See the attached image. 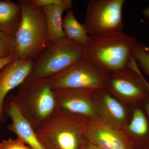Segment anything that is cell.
I'll return each instance as SVG.
<instances>
[{"instance_id":"1","label":"cell","mask_w":149,"mask_h":149,"mask_svg":"<svg viewBox=\"0 0 149 149\" xmlns=\"http://www.w3.org/2000/svg\"><path fill=\"white\" fill-rule=\"evenodd\" d=\"M135 37L123 32L111 35H89L85 58L108 74L130 68L133 52L139 44Z\"/></svg>"},{"instance_id":"2","label":"cell","mask_w":149,"mask_h":149,"mask_svg":"<svg viewBox=\"0 0 149 149\" xmlns=\"http://www.w3.org/2000/svg\"><path fill=\"white\" fill-rule=\"evenodd\" d=\"M87 118L56 109L35 130L45 149H83Z\"/></svg>"},{"instance_id":"3","label":"cell","mask_w":149,"mask_h":149,"mask_svg":"<svg viewBox=\"0 0 149 149\" xmlns=\"http://www.w3.org/2000/svg\"><path fill=\"white\" fill-rule=\"evenodd\" d=\"M21 23L15 36V59L35 60L51 43L42 9L31 0H19Z\"/></svg>"},{"instance_id":"4","label":"cell","mask_w":149,"mask_h":149,"mask_svg":"<svg viewBox=\"0 0 149 149\" xmlns=\"http://www.w3.org/2000/svg\"><path fill=\"white\" fill-rule=\"evenodd\" d=\"M13 98L22 115L34 130L56 109L49 77L25 81L19 87Z\"/></svg>"},{"instance_id":"5","label":"cell","mask_w":149,"mask_h":149,"mask_svg":"<svg viewBox=\"0 0 149 149\" xmlns=\"http://www.w3.org/2000/svg\"><path fill=\"white\" fill-rule=\"evenodd\" d=\"M85 58V46L67 39L52 43L34 60L26 81L50 77Z\"/></svg>"},{"instance_id":"6","label":"cell","mask_w":149,"mask_h":149,"mask_svg":"<svg viewBox=\"0 0 149 149\" xmlns=\"http://www.w3.org/2000/svg\"><path fill=\"white\" fill-rule=\"evenodd\" d=\"M124 0H91L83 24L89 35H105L123 32Z\"/></svg>"},{"instance_id":"7","label":"cell","mask_w":149,"mask_h":149,"mask_svg":"<svg viewBox=\"0 0 149 149\" xmlns=\"http://www.w3.org/2000/svg\"><path fill=\"white\" fill-rule=\"evenodd\" d=\"M105 88L118 99L133 107L149 96V83L136 61L127 69L109 74Z\"/></svg>"},{"instance_id":"8","label":"cell","mask_w":149,"mask_h":149,"mask_svg":"<svg viewBox=\"0 0 149 149\" xmlns=\"http://www.w3.org/2000/svg\"><path fill=\"white\" fill-rule=\"evenodd\" d=\"M109 74L85 58L49 78L53 90H97L105 88Z\"/></svg>"},{"instance_id":"9","label":"cell","mask_w":149,"mask_h":149,"mask_svg":"<svg viewBox=\"0 0 149 149\" xmlns=\"http://www.w3.org/2000/svg\"><path fill=\"white\" fill-rule=\"evenodd\" d=\"M85 133L88 142L101 149H135L122 129L99 118H87Z\"/></svg>"},{"instance_id":"10","label":"cell","mask_w":149,"mask_h":149,"mask_svg":"<svg viewBox=\"0 0 149 149\" xmlns=\"http://www.w3.org/2000/svg\"><path fill=\"white\" fill-rule=\"evenodd\" d=\"M94 105L98 118L118 128L123 129L131 118L133 107L121 101L106 88L95 91Z\"/></svg>"},{"instance_id":"11","label":"cell","mask_w":149,"mask_h":149,"mask_svg":"<svg viewBox=\"0 0 149 149\" xmlns=\"http://www.w3.org/2000/svg\"><path fill=\"white\" fill-rule=\"evenodd\" d=\"M53 91L56 109L87 118H98L94 105L96 90L59 89Z\"/></svg>"},{"instance_id":"12","label":"cell","mask_w":149,"mask_h":149,"mask_svg":"<svg viewBox=\"0 0 149 149\" xmlns=\"http://www.w3.org/2000/svg\"><path fill=\"white\" fill-rule=\"evenodd\" d=\"M34 61L15 59L0 71V113L3 114L6 96L26 81L32 71Z\"/></svg>"},{"instance_id":"13","label":"cell","mask_w":149,"mask_h":149,"mask_svg":"<svg viewBox=\"0 0 149 149\" xmlns=\"http://www.w3.org/2000/svg\"><path fill=\"white\" fill-rule=\"evenodd\" d=\"M122 129L135 149L149 147V119L141 103L133 106L130 121Z\"/></svg>"},{"instance_id":"14","label":"cell","mask_w":149,"mask_h":149,"mask_svg":"<svg viewBox=\"0 0 149 149\" xmlns=\"http://www.w3.org/2000/svg\"><path fill=\"white\" fill-rule=\"evenodd\" d=\"M6 111L11 119V123L7 127L8 130L16 134L31 149H45L34 129L22 115L13 97L7 106Z\"/></svg>"},{"instance_id":"15","label":"cell","mask_w":149,"mask_h":149,"mask_svg":"<svg viewBox=\"0 0 149 149\" xmlns=\"http://www.w3.org/2000/svg\"><path fill=\"white\" fill-rule=\"evenodd\" d=\"M72 5L71 0H62L60 3L42 8L52 44L66 39L63 26V14L65 11L70 10Z\"/></svg>"},{"instance_id":"16","label":"cell","mask_w":149,"mask_h":149,"mask_svg":"<svg viewBox=\"0 0 149 149\" xmlns=\"http://www.w3.org/2000/svg\"><path fill=\"white\" fill-rule=\"evenodd\" d=\"M22 17V9L19 1L0 0V30L14 38Z\"/></svg>"},{"instance_id":"17","label":"cell","mask_w":149,"mask_h":149,"mask_svg":"<svg viewBox=\"0 0 149 149\" xmlns=\"http://www.w3.org/2000/svg\"><path fill=\"white\" fill-rule=\"evenodd\" d=\"M63 26L67 39L85 46L89 39V35L83 24L77 20L72 10L67 11L63 20Z\"/></svg>"},{"instance_id":"18","label":"cell","mask_w":149,"mask_h":149,"mask_svg":"<svg viewBox=\"0 0 149 149\" xmlns=\"http://www.w3.org/2000/svg\"><path fill=\"white\" fill-rule=\"evenodd\" d=\"M133 57L144 72L149 76V48L143 43L137 45Z\"/></svg>"},{"instance_id":"19","label":"cell","mask_w":149,"mask_h":149,"mask_svg":"<svg viewBox=\"0 0 149 149\" xmlns=\"http://www.w3.org/2000/svg\"><path fill=\"white\" fill-rule=\"evenodd\" d=\"M15 38L0 30V59L15 55Z\"/></svg>"},{"instance_id":"20","label":"cell","mask_w":149,"mask_h":149,"mask_svg":"<svg viewBox=\"0 0 149 149\" xmlns=\"http://www.w3.org/2000/svg\"><path fill=\"white\" fill-rule=\"evenodd\" d=\"M0 149H31L25 143L17 138L13 139L9 138L0 142Z\"/></svg>"},{"instance_id":"21","label":"cell","mask_w":149,"mask_h":149,"mask_svg":"<svg viewBox=\"0 0 149 149\" xmlns=\"http://www.w3.org/2000/svg\"><path fill=\"white\" fill-rule=\"evenodd\" d=\"M15 58V55H12L6 58L0 59V71L6 65L13 61Z\"/></svg>"},{"instance_id":"22","label":"cell","mask_w":149,"mask_h":149,"mask_svg":"<svg viewBox=\"0 0 149 149\" xmlns=\"http://www.w3.org/2000/svg\"><path fill=\"white\" fill-rule=\"evenodd\" d=\"M141 104L149 119V96L141 102Z\"/></svg>"},{"instance_id":"23","label":"cell","mask_w":149,"mask_h":149,"mask_svg":"<svg viewBox=\"0 0 149 149\" xmlns=\"http://www.w3.org/2000/svg\"><path fill=\"white\" fill-rule=\"evenodd\" d=\"M143 15L149 22V4L142 11Z\"/></svg>"},{"instance_id":"24","label":"cell","mask_w":149,"mask_h":149,"mask_svg":"<svg viewBox=\"0 0 149 149\" xmlns=\"http://www.w3.org/2000/svg\"><path fill=\"white\" fill-rule=\"evenodd\" d=\"M83 149H101L88 142Z\"/></svg>"},{"instance_id":"25","label":"cell","mask_w":149,"mask_h":149,"mask_svg":"<svg viewBox=\"0 0 149 149\" xmlns=\"http://www.w3.org/2000/svg\"><path fill=\"white\" fill-rule=\"evenodd\" d=\"M3 118V114L0 113V124Z\"/></svg>"},{"instance_id":"26","label":"cell","mask_w":149,"mask_h":149,"mask_svg":"<svg viewBox=\"0 0 149 149\" xmlns=\"http://www.w3.org/2000/svg\"><path fill=\"white\" fill-rule=\"evenodd\" d=\"M142 149H149V147H148V148H145Z\"/></svg>"}]
</instances>
